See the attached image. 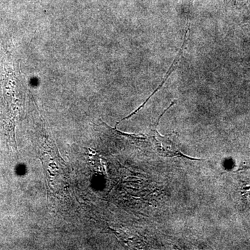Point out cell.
<instances>
[{"label": "cell", "instance_id": "3957f363", "mask_svg": "<svg viewBox=\"0 0 250 250\" xmlns=\"http://www.w3.org/2000/svg\"><path fill=\"white\" fill-rule=\"evenodd\" d=\"M249 82H250V80H249Z\"/></svg>", "mask_w": 250, "mask_h": 250}, {"label": "cell", "instance_id": "6da1fadb", "mask_svg": "<svg viewBox=\"0 0 250 250\" xmlns=\"http://www.w3.org/2000/svg\"><path fill=\"white\" fill-rule=\"evenodd\" d=\"M175 103L176 101L172 102L170 106L166 108L165 111L163 112L162 114L159 117L157 121H156L155 125H154V129L152 130L151 138H152L154 141H155L156 150H157L158 153H159L161 156H164V157H174V156H177V157L184 158V159H190V160L200 161L201 159H193V158L189 157V156L185 155V154H184L183 153L179 150V148L177 147V145L174 144L172 141L169 139V136H162L158 133L157 129H156L158 123H159L162 116L165 114L166 112L167 111L171 106H173Z\"/></svg>", "mask_w": 250, "mask_h": 250}, {"label": "cell", "instance_id": "7a4b0ae2", "mask_svg": "<svg viewBox=\"0 0 250 250\" xmlns=\"http://www.w3.org/2000/svg\"><path fill=\"white\" fill-rule=\"evenodd\" d=\"M250 153L249 157H248V160L245 161L244 164H242L241 167H240V170H244V169L250 168Z\"/></svg>", "mask_w": 250, "mask_h": 250}]
</instances>
